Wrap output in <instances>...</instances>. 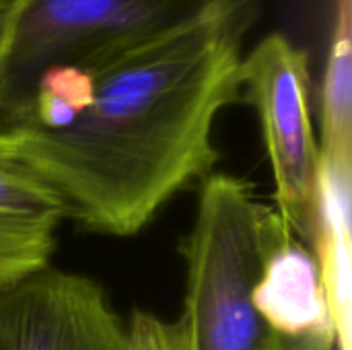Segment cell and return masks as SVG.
<instances>
[{"label":"cell","mask_w":352,"mask_h":350,"mask_svg":"<svg viewBox=\"0 0 352 350\" xmlns=\"http://www.w3.org/2000/svg\"><path fill=\"white\" fill-rule=\"evenodd\" d=\"M254 0L225 8L93 74V99L64 128H2L8 151L58 198L64 219L136 235L219 161L217 116L241 99Z\"/></svg>","instance_id":"cell-1"},{"label":"cell","mask_w":352,"mask_h":350,"mask_svg":"<svg viewBox=\"0 0 352 350\" xmlns=\"http://www.w3.org/2000/svg\"><path fill=\"white\" fill-rule=\"evenodd\" d=\"M291 237L245 179L217 173L202 182L182 250L190 350H320L278 334L254 303L266 260Z\"/></svg>","instance_id":"cell-2"},{"label":"cell","mask_w":352,"mask_h":350,"mask_svg":"<svg viewBox=\"0 0 352 350\" xmlns=\"http://www.w3.org/2000/svg\"><path fill=\"white\" fill-rule=\"evenodd\" d=\"M241 97L258 111L276 182L278 215L305 243L316 237L320 146L311 122L307 54L270 33L241 60Z\"/></svg>","instance_id":"cell-3"},{"label":"cell","mask_w":352,"mask_h":350,"mask_svg":"<svg viewBox=\"0 0 352 350\" xmlns=\"http://www.w3.org/2000/svg\"><path fill=\"white\" fill-rule=\"evenodd\" d=\"M138 0H14L0 14V128L21 120L37 78L85 68Z\"/></svg>","instance_id":"cell-4"},{"label":"cell","mask_w":352,"mask_h":350,"mask_svg":"<svg viewBox=\"0 0 352 350\" xmlns=\"http://www.w3.org/2000/svg\"><path fill=\"white\" fill-rule=\"evenodd\" d=\"M0 350H130V338L93 278L50 266L0 293Z\"/></svg>","instance_id":"cell-5"},{"label":"cell","mask_w":352,"mask_h":350,"mask_svg":"<svg viewBox=\"0 0 352 350\" xmlns=\"http://www.w3.org/2000/svg\"><path fill=\"white\" fill-rule=\"evenodd\" d=\"M62 219L56 194L8 151L0 128V293L50 268Z\"/></svg>","instance_id":"cell-6"},{"label":"cell","mask_w":352,"mask_h":350,"mask_svg":"<svg viewBox=\"0 0 352 350\" xmlns=\"http://www.w3.org/2000/svg\"><path fill=\"white\" fill-rule=\"evenodd\" d=\"M254 303L289 340L311 349H336L320 264L303 241L291 237L272 252L254 287Z\"/></svg>","instance_id":"cell-7"},{"label":"cell","mask_w":352,"mask_h":350,"mask_svg":"<svg viewBox=\"0 0 352 350\" xmlns=\"http://www.w3.org/2000/svg\"><path fill=\"white\" fill-rule=\"evenodd\" d=\"M351 200L352 165L320 159L316 237L311 250L320 264L336 350H351L352 347Z\"/></svg>","instance_id":"cell-8"},{"label":"cell","mask_w":352,"mask_h":350,"mask_svg":"<svg viewBox=\"0 0 352 350\" xmlns=\"http://www.w3.org/2000/svg\"><path fill=\"white\" fill-rule=\"evenodd\" d=\"M320 118V159L352 165V0H336Z\"/></svg>","instance_id":"cell-9"},{"label":"cell","mask_w":352,"mask_h":350,"mask_svg":"<svg viewBox=\"0 0 352 350\" xmlns=\"http://www.w3.org/2000/svg\"><path fill=\"white\" fill-rule=\"evenodd\" d=\"M130 350H190L188 330L182 318L165 322L148 311L136 309L128 322Z\"/></svg>","instance_id":"cell-10"},{"label":"cell","mask_w":352,"mask_h":350,"mask_svg":"<svg viewBox=\"0 0 352 350\" xmlns=\"http://www.w3.org/2000/svg\"><path fill=\"white\" fill-rule=\"evenodd\" d=\"M12 2H14V0H0V14H2V12H4Z\"/></svg>","instance_id":"cell-11"}]
</instances>
